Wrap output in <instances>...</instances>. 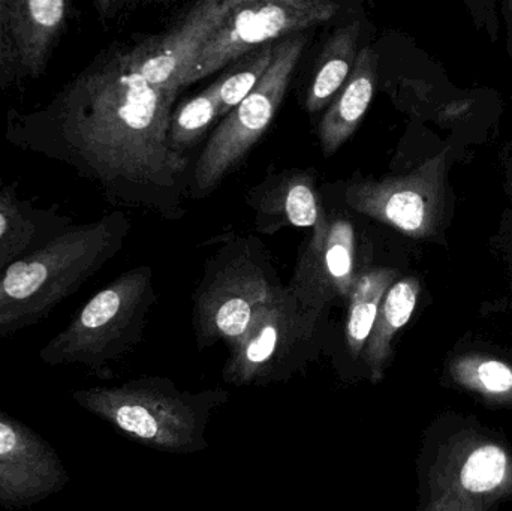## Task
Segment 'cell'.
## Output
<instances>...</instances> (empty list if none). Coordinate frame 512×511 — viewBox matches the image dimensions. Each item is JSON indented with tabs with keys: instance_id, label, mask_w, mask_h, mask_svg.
I'll return each mask as SVG.
<instances>
[{
	"instance_id": "1",
	"label": "cell",
	"mask_w": 512,
	"mask_h": 511,
	"mask_svg": "<svg viewBox=\"0 0 512 511\" xmlns=\"http://www.w3.org/2000/svg\"><path fill=\"white\" fill-rule=\"evenodd\" d=\"M177 95L132 71L114 42L50 101L29 111L9 108L3 135L9 146L95 183L114 206L179 218L189 159L168 141Z\"/></svg>"
},
{
	"instance_id": "2",
	"label": "cell",
	"mask_w": 512,
	"mask_h": 511,
	"mask_svg": "<svg viewBox=\"0 0 512 511\" xmlns=\"http://www.w3.org/2000/svg\"><path fill=\"white\" fill-rule=\"evenodd\" d=\"M131 224L114 212L72 225L0 275V338L47 318L74 296L125 245Z\"/></svg>"
},
{
	"instance_id": "3",
	"label": "cell",
	"mask_w": 512,
	"mask_h": 511,
	"mask_svg": "<svg viewBox=\"0 0 512 511\" xmlns=\"http://www.w3.org/2000/svg\"><path fill=\"white\" fill-rule=\"evenodd\" d=\"M71 398L143 446L186 455L207 449L210 416L227 402L228 393L182 392L168 378L141 377L122 386L74 390Z\"/></svg>"
},
{
	"instance_id": "4",
	"label": "cell",
	"mask_w": 512,
	"mask_h": 511,
	"mask_svg": "<svg viewBox=\"0 0 512 511\" xmlns=\"http://www.w3.org/2000/svg\"><path fill=\"white\" fill-rule=\"evenodd\" d=\"M156 300L153 272L135 267L95 294L71 323L39 350L47 366L78 365L102 375L140 342Z\"/></svg>"
},
{
	"instance_id": "5",
	"label": "cell",
	"mask_w": 512,
	"mask_h": 511,
	"mask_svg": "<svg viewBox=\"0 0 512 511\" xmlns=\"http://www.w3.org/2000/svg\"><path fill=\"white\" fill-rule=\"evenodd\" d=\"M267 252L254 239L234 237L209 261L195 290L194 330L201 348L234 345L279 288Z\"/></svg>"
},
{
	"instance_id": "6",
	"label": "cell",
	"mask_w": 512,
	"mask_h": 511,
	"mask_svg": "<svg viewBox=\"0 0 512 511\" xmlns=\"http://www.w3.org/2000/svg\"><path fill=\"white\" fill-rule=\"evenodd\" d=\"M322 318L301 308L280 285L256 312L245 335L231 345L224 380L234 386L285 380L315 357Z\"/></svg>"
},
{
	"instance_id": "7",
	"label": "cell",
	"mask_w": 512,
	"mask_h": 511,
	"mask_svg": "<svg viewBox=\"0 0 512 511\" xmlns=\"http://www.w3.org/2000/svg\"><path fill=\"white\" fill-rule=\"evenodd\" d=\"M306 42V33L277 42L273 62L262 80L248 98L225 116L201 152L192 174L195 195L210 194L225 176L242 164L249 150L265 134L285 98Z\"/></svg>"
},
{
	"instance_id": "8",
	"label": "cell",
	"mask_w": 512,
	"mask_h": 511,
	"mask_svg": "<svg viewBox=\"0 0 512 511\" xmlns=\"http://www.w3.org/2000/svg\"><path fill=\"white\" fill-rule=\"evenodd\" d=\"M340 9V3L330 0H233L180 87L191 86L282 36L322 26Z\"/></svg>"
},
{
	"instance_id": "9",
	"label": "cell",
	"mask_w": 512,
	"mask_h": 511,
	"mask_svg": "<svg viewBox=\"0 0 512 511\" xmlns=\"http://www.w3.org/2000/svg\"><path fill=\"white\" fill-rule=\"evenodd\" d=\"M512 494V453L465 431L442 444L427 480L424 511H490Z\"/></svg>"
},
{
	"instance_id": "10",
	"label": "cell",
	"mask_w": 512,
	"mask_h": 511,
	"mask_svg": "<svg viewBox=\"0 0 512 511\" xmlns=\"http://www.w3.org/2000/svg\"><path fill=\"white\" fill-rule=\"evenodd\" d=\"M447 150L406 176L352 179L343 188L349 209L396 228L412 239L435 236L447 197Z\"/></svg>"
},
{
	"instance_id": "11",
	"label": "cell",
	"mask_w": 512,
	"mask_h": 511,
	"mask_svg": "<svg viewBox=\"0 0 512 511\" xmlns=\"http://www.w3.org/2000/svg\"><path fill=\"white\" fill-rule=\"evenodd\" d=\"M231 2L197 3L165 32L120 42L129 68L152 86L180 90L183 77L221 26Z\"/></svg>"
},
{
	"instance_id": "12",
	"label": "cell",
	"mask_w": 512,
	"mask_h": 511,
	"mask_svg": "<svg viewBox=\"0 0 512 511\" xmlns=\"http://www.w3.org/2000/svg\"><path fill=\"white\" fill-rule=\"evenodd\" d=\"M360 270L354 224L330 216L324 228L312 231L286 290L301 308L325 315L334 303H348Z\"/></svg>"
},
{
	"instance_id": "13",
	"label": "cell",
	"mask_w": 512,
	"mask_h": 511,
	"mask_svg": "<svg viewBox=\"0 0 512 511\" xmlns=\"http://www.w3.org/2000/svg\"><path fill=\"white\" fill-rule=\"evenodd\" d=\"M69 480L56 449L0 410V509H29L62 492Z\"/></svg>"
},
{
	"instance_id": "14",
	"label": "cell",
	"mask_w": 512,
	"mask_h": 511,
	"mask_svg": "<svg viewBox=\"0 0 512 511\" xmlns=\"http://www.w3.org/2000/svg\"><path fill=\"white\" fill-rule=\"evenodd\" d=\"M248 203L254 209L256 227L265 234L283 227L321 230L330 218L322 207L315 177L307 171L289 170L268 177L251 189Z\"/></svg>"
},
{
	"instance_id": "15",
	"label": "cell",
	"mask_w": 512,
	"mask_h": 511,
	"mask_svg": "<svg viewBox=\"0 0 512 511\" xmlns=\"http://www.w3.org/2000/svg\"><path fill=\"white\" fill-rule=\"evenodd\" d=\"M6 9L24 78L39 80L74 17V2L6 0Z\"/></svg>"
},
{
	"instance_id": "16",
	"label": "cell",
	"mask_w": 512,
	"mask_h": 511,
	"mask_svg": "<svg viewBox=\"0 0 512 511\" xmlns=\"http://www.w3.org/2000/svg\"><path fill=\"white\" fill-rule=\"evenodd\" d=\"M18 188V180L0 186V275L74 225L56 204L38 206Z\"/></svg>"
},
{
	"instance_id": "17",
	"label": "cell",
	"mask_w": 512,
	"mask_h": 511,
	"mask_svg": "<svg viewBox=\"0 0 512 511\" xmlns=\"http://www.w3.org/2000/svg\"><path fill=\"white\" fill-rule=\"evenodd\" d=\"M378 80V53L361 48L345 86L319 123L318 137L325 156L334 155L357 131L369 110Z\"/></svg>"
},
{
	"instance_id": "18",
	"label": "cell",
	"mask_w": 512,
	"mask_h": 511,
	"mask_svg": "<svg viewBox=\"0 0 512 511\" xmlns=\"http://www.w3.org/2000/svg\"><path fill=\"white\" fill-rule=\"evenodd\" d=\"M420 291V281L415 276H406L397 279L385 293L372 332L361 354L373 384L381 383L384 378L393 357L394 339L411 320L417 308Z\"/></svg>"
},
{
	"instance_id": "19",
	"label": "cell",
	"mask_w": 512,
	"mask_h": 511,
	"mask_svg": "<svg viewBox=\"0 0 512 511\" xmlns=\"http://www.w3.org/2000/svg\"><path fill=\"white\" fill-rule=\"evenodd\" d=\"M360 32V21H349L337 27L325 42L304 102L309 113H318L327 107L345 86L360 53Z\"/></svg>"
},
{
	"instance_id": "20",
	"label": "cell",
	"mask_w": 512,
	"mask_h": 511,
	"mask_svg": "<svg viewBox=\"0 0 512 511\" xmlns=\"http://www.w3.org/2000/svg\"><path fill=\"white\" fill-rule=\"evenodd\" d=\"M397 278L399 273L390 267H370L358 272L346 303L348 315H346L345 338L352 360H357L363 354L382 299Z\"/></svg>"
},
{
	"instance_id": "21",
	"label": "cell",
	"mask_w": 512,
	"mask_h": 511,
	"mask_svg": "<svg viewBox=\"0 0 512 511\" xmlns=\"http://www.w3.org/2000/svg\"><path fill=\"white\" fill-rule=\"evenodd\" d=\"M451 381L484 401L512 405V363L490 354L468 353L447 366Z\"/></svg>"
},
{
	"instance_id": "22",
	"label": "cell",
	"mask_w": 512,
	"mask_h": 511,
	"mask_svg": "<svg viewBox=\"0 0 512 511\" xmlns=\"http://www.w3.org/2000/svg\"><path fill=\"white\" fill-rule=\"evenodd\" d=\"M218 117L219 84L215 81L173 114L168 131L170 146L179 153L194 147Z\"/></svg>"
},
{
	"instance_id": "23",
	"label": "cell",
	"mask_w": 512,
	"mask_h": 511,
	"mask_svg": "<svg viewBox=\"0 0 512 511\" xmlns=\"http://www.w3.org/2000/svg\"><path fill=\"white\" fill-rule=\"evenodd\" d=\"M276 45L277 42H273L246 54L245 59L237 63L234 71L218 80L219 117L228 116L243 99L251 95L256 84L270 68L276 53Z\"/></svg>"
},
{
	"instance_id": "24",
	"label": "cell",
	"mask_w": 512,
	"mask_h": 511,
	"mask_svg": "<svg viewBox=\"0 0 512 511\" xmlns=\"http://www.w3.org/2000/svg\"><path fill=\"white\" fill-rule=\"evenodd\" d=\"M26 81L12 39L6 0H0V90L14 89Z\"/></svg>"
},
{
	"instance_id": "25",
	"label": "cell",
	"mask_w": 512,
	"mask_h": 511,
	"mask_svg": "<svg viewBox=\"0 0 512 511\" xmlns=\"http://www.w3.org/2000/svg\"><path fill=\"white\" fill-rule=\"evenodd\" d=\"M131 2H122V0H96L93 2V8L102 21L113 20L117 15L122 14L126 6H131Z\"/></svg>"
},
{
	"instance_id": "26",
	"label": "cell",
	"mask_w": 512,
	"mask_h": 511,
	"mask_svg": "<svg viewBox=\"0 0 512 511\" xmlns=\"http://www.w3.org/2000/svg\"><path fill=\"white\" fill-rule=\"evenodd\" d=\"M510 8L512 9V3H510Z\"/></svg>"
}]
</instances>
